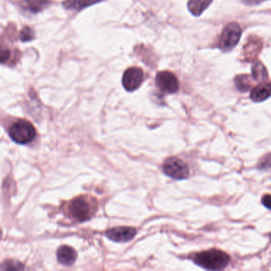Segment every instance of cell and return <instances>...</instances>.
Wrapping results in <instances>:
<instances>
[{
	"label": "cell",
	"instance_id": "2",
	"mask_svg": "<svg viewBox=\"0 0 271 271\" xmlns=\"http://www.w3.org/2000/svg\"><path fill=\"white\" fill-rule=\"evenodd\" d=\"M68 209L70 217L78 222L91 219L95 212L94 205L84 196H80L71 200Z\"/></svg>",
	"mask_w": 271,
	"mask_h": 271
},
{
	"label": "cell",
	"instance_id": "16",
	"mask_svg": "<svg viewBox=\"0 0 271 271\" xmlns=\"http://www.w3.org/2000/svg\"><path fill=\"white\" fill-rule=\"evenodd\" d=\"M19 38L22 42H29L34 38V33H33V29L29 28V27H25L22 29L19 33Z\"/></svg>",
	"mask_w": 271,
	"mask_h": 271
},
{
	"label": "cell",
	"instance_id": "11",
	"mask_svg": "<svg viewBox=\"0 0 271 271\" xmlns=\"http://www.w3.org/2000/svg\"><path fill=\"white\" fill-rule=\"evenodd\" d=\"M50 4V0H23L22 6L26 11L38 13L44 10Z\"/></svg>",
	"mask_w": 271,
	"mask_h": 271
},
{
	"label": "cell",
	"instance_id": "15",
	"mask_svg": "<svg viewBox=\"0 0 271 271\" xmlns=\"http://www.w3.org/2000/svg\"><path fill=\"white\" fill-rule=\"evenodd\" d=\"M236 87L240 91H248L251 88V81L250 77L248 75H240L236 77Z\"/></svg>",
	"mask_w": 271,
	"mask_h": 271
},
{
	"label": "cell",
	"instance_id": "18",
	"mask_svg": "<svg viewBox=\"0 0 271 271\" xmlns=\"http://www.w3.org/2000/svg\"><path fill=\"white\" fill-rule=\"evenodd\" d=\"M262 204L266 208L271 210V195L267 194L265 196H263V198H262Z\"/></svg>",
	"mask_w": 271,
	"mask_h": 271
},
{
	"label": "cell",
	"instance_id": "8",
	"mask_svg": "<svg viewBox=\"0 0 271 271\" xmlns=\"http://www.w3.org/2000/svg\"><path fill=\"white\" fill-rule=\"evenodd\" d=\"M136 233V230L134 227H119L107 231L106 236L115 242L123 243L135 238Z\"/></svg>",
	"mask_w": 271,
	"mask_h": 271
},
{
	"label": "cell",
	"instance_id": "6",
	"mask_svg": "<svg viewBox=\"0 0 271 271\" xmlns=\"http://www.w3.org/2000/svg\"><path fill=\"white\" fill-rule=\"evenodd\" d=\"M144 74L142 69L138 67H131L123 73V88L128 92H134L139 88L143 81Z\"/></svg>",
	"mask_w": 271,
	"mask_h": 271
},
{
	"label": "cell",
	"instance_id": "19",
	"mask_svg": "<svg viewBox=\"0 0 271 271\" xmlns=\"http://www.w3.org/2000/svg\"><path fill=\"white\" fill-rule=\"evenodd\" d=\"M10 56H11V52H10V50H2V53H1V62H6V61L10 58Z\"/></svg>",
	"mask_w": 271,
	"mask_h": 271
},
{
	"label": "cell",
	"instance_id": "3",
	"mask_svg": "<svg viewBox=\"0 0 271 271\" xmlns=\"http://www.w3.org/2000/svg\"><path fill=\"white\" fill-rule=\"evenodd\" d=\"M9 136L16 143H29L35 137L36 130L29 122L19 120L11 126Z\"/></svg>",
	"mask_w": 271,
	"mask_h": 271
},
{
	"label": "cell",
	"instance_id": "4",
	"mask_svg": "<svg viewBox=\"0 0 271 271\" xmlns=\"http://www.w3.org/2000/svg\"><path fill=\"white\" fill-rule=\"evenodd\" d=\"M242 30L238 23H231L226 26L219 38V47L223 52H228L240 42Z\"/></svg>",
	"mask_w": 271,
	"mask_h": 271
},
{
	"label": "cell",
	"instance_id": "10",
	"mask_svg": "<svg viewBox=\"0 0 271 271\" xmlns=\"http://www.w3.org/2000/svg\"><path fill=\"white\" fill-rule=\"evenodd\" d=\"M271 96V85L263 83L253 88L250 92V99L255 102H263Z\"/></svg>",
	"mask_w": 271,
	"mask_h": 271
},
{
	"label": "cell",
	"instance_id": "7",
	"mask_svg": "<svg viewBox=\"0 0 271 271\" xmlns=\"http://www.w3.org/2000/svg\"><path fill=\"white\" fill-rule=\"evenodd\" d=\"M156 84L158 88L165 93H175L179 89V82L173 73L162 71L157 73Z\"/></svg>",
	"mask_w": 271,
	"mask_h": 271
},
{
	"label": "cell",
	"instance_id": "5",
	"mask_svg": "<svg viewBox=\"0 0 271 271\" xmlns=\"http://www.w3.org/2000/svg\"><path fill=\"white\" fill-rule=\"evenodd\" d=\"M163 169L167 176L175 180L186 179L190 174L187 164L177 158L167 159L163 164Z\"/></svg>",
	"mask_w": 271,
	"mask_h": 271
},
{
	"label": "cell",
	"instance_id": "9",
	"mask_svg": "<svg viewBox=\"0 0 271 271\" xmlns=\"http://www.w3.org/2000/svg\"><path fill=\"white\" fill-rule=\"evenodd\" d=\"M77 251L73 247L69 246H62L57 250L56 257L59 263L63 265L71 266L77 259Z\"/></svg>",
	"mask_w": 271,
	"mask_h": 271
},
{
	"label": "cell",
	"instance_id": "13",
	"mask_svg": "<svg viewBox=\"0 0 271 271\" xmlns=\"http://www.w3.org/2000/svg\"><path fill=\"white\" fill-rule=\"evenodd\" d=\"M213 0H190L188 2L189 11L194 16H200L209 7Z\"/></svg>",
	"mask_w": 271,
	"mask_h": 271
},
{
	"label": "cell",
	"instance_id": "14",
	"mask_svg": "<svg viewBox=\"0 0 271 271\" xmlns=\"http://www.w3.org/2000/svg\"><path fill=\"white\" fill-rule=\"evenodd\" d=\"M252 78L257 81H264L268 78L267 69L260 61H256L253 65Z\"/></svg>",
	"mask_w": 271,
	"mask_h": 271
},
{
	"label": "cell",
	"instance_id": "12",
	"mask_svg": "<svg viewBox=\"0 0 271 271\" xmlns=\"http://www.w3.org/2000/svg\"><path fill=\"white\" fill-rule=\"evenodd\" d=\"M100 1L101 0H66L63 3V6L68 10L79 11L92 5L96 4Z\"/></svg>",
	"mask_w": 271,
	"mask_h": 271
},
{
	"label": "cell",
	"instance_id": "17",
	"mask_svg": "<svg viewBox=\"0 0 271 271\" xmlns=\"http://www.w3.org/2000/svg\"><path fill=\"white\" fill-rule=\"evenodd\" d=\"M259 167L263 168V169H267V168H270L271 167V154L270 155H266L260 163H259Z\"/></svg>",
	"mask_w": 271,
	"mask_h": 271
},
{
	"label": "cell",
	"instance_id": "1",
	"mask_svg": "<svg viewBox=\"0 0 271 271\" xmlns=\"http://www.w3.org/2000/svg\"><path fill=\"white\" fill-rule=\"evenodd\" d=\"M193 260L196 264L205 269L219 271L228 265L230 256L222 250L212 249L196 254Z\"/></svg>",
	"mask_w": 271,
	"mask_h": 271
}]
</instances>
